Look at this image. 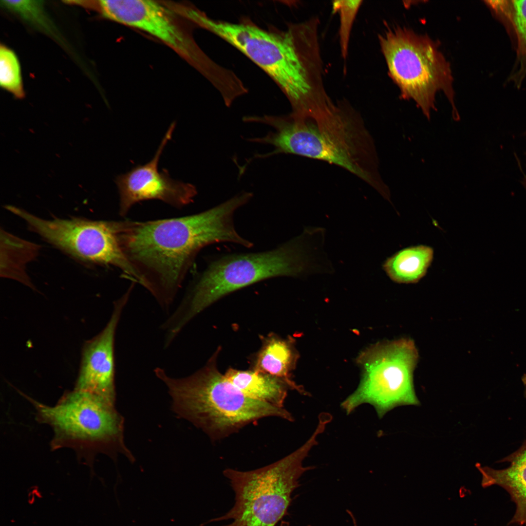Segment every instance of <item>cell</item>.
<instances>
[{"mask_svg": "<svg viewBox=\"0 0 526 526\" xmlns=\"http://www.w3.org/2000/svg\"><path fill=\"white\" fill-rule=\"evenodd\" d=\"M315 232L305 229L272 249L228 254L212 261L171 314L172 321L183 329L206 308L237 290L268 279L320 271L310 242Z\"/></svg>", "mask_w": 526, "mask_h": 526, "instance_id": "4", "label": "cell"}, {"mask_svg": "<svg viewBox=\"0 0 526 526\" xmlns=\"http://www.w3.org/2000/svg\"><path fill=\"white\" fill-rule=\"evenodd\" d=\"M292 362V352L288 344L279 339L267 341L258 357L256 370L284 380L291 389L301 394L306 393L291 380L289 371Z\"/></svg>", "mask_w": 526, "mask_h": 526, "instance_id": "19", "label": "cell"}, {"mask_svg": "<svg viewBox=\"0 0 526 526\" xmlns=\"http://www.w3.org/2000/svg\"><path fill=\"white\" fill-rule=\"evenodd\" d=\"M225 376L246 396L278 408H284L289 387L282 379L257 370L230 369Z\"/></svg>", "mask_w": 526, "mask_h": 526, "instance_id": "16", "label": "cell"}, {"mask_svg": "<svg viewBox=\"0 0 526 526\" xmlns=\"http://www.w3.org/2000/svg\"><path fill=\"white\" fill-rule=\"evenodd\" d=\"M252 197L251 192H242L209 209L182 217L113 221L121 249L163 310L169 311L203 248L219 243L253 246L238 233L234 222L235 212Z\"/></svg>", "mask_w": 526, "mask_h": 526, "instance_id": "1", "label": "cell"}, {"mask_svg": "<svg viewBox=\"0 0 526 526\" xmlns=\"http://www.w3.org/2000/svg\"><path fill=\"white\" fill-rule=\"evenodd\" d=\"M378 37L389 76L398 87L400 98L413 99L430 120L432 110H436V94L442 91L451 106L453 119L459 121L451 71L436 42L398 26L388 27Z\"/></svg>", "mask_w": 526, "mask_h": 526, "instance_id": "7", "label": "cell"}, {"mask_svg": "<svg viewBox=\"0 0 526 526\" xmlns=\"http://www.w3.org/2000/svg\"><path fill=\"white\" fill-rule=\"evenodd\" d=\"M0 85L16 97L23 96L20 67L15 53L5 46L0 48Z\"/></svg>", "mask_w": 526, "mask_h": 526, "instance_id": "21", "label": "cell"}, {"mask_svg": "<svg viewBox=\"0 0 526 526\" xmlns=\"http://www.w3.org/2000/svg\"><path fill=\"white\" fill-rule=\"evenodd\" d=\"M5 208L62 251L86 263L114 266L133 282L142 285L141 276L121 249L112 221L79 218L44 219L16 207Z\"/></svg>", "mask_w": 526, "mask_h": 526, "instance_id": "11", "label": "cell"}, {"mask_svg": "<svg viewBox=\"0 0 526 526\" xmlns=\"http://www.w3.org/2000/svg\"><path fill=\"white\" fill-rule=\"evenodd\" d=\"M39 246L0 230V276L34 288L26 265L37 256Z\"/></svg>", "mask_w": 526, "mask_h": 526, "instance_id": "18", "label": "cell"}, {"mask_svg": "<svg viewBox=\"0 0 526 526\" xmlns=\"http://www.w3.org/2000/svg\"><path fill=\"white\" fill-rule=\"evenodd\" d=\"M1 5L18 15L21 18L39 30L54 34L55 28L44 10L42 1L1 0Z\"/></svg>", "mask_w": 526, "mask_h": 526, "instance_id": "20", "label": "cell"}, {"mask_svg": "<svg viewBox=\"0 0 526 526\" xmlns=\"http://www.w3.org/2000/svg\"><path fill=\"white\" fill-rule=\"evenodd\" d=\"M510 463L507 468L496 470L488 467L478 469L484 488L497 485L504 488L516 506L508 524L526 526V441L516 451L502 460Z\"/></svg>", "mask_w": 526, "mask_h": 526, "instance_id": "14", "label": "cell"}, {"mask_svg": "<svg viewBox=\"0 0 526 526\" xmlns=\"http://www.w3.org/2000/svg\"><path fill=\"white\" fill-rule=\"evenodd\" d=\"M484 2L510 37L516 57L507 81L519 88L526 76V0Z\"/></svg>", "mask_w": 526, "mask_h": 526, "instance_id": "15", "label": "cell"}, {"mask_svg": "<svg viewBox=\"0 0 526 526\" xmlns=\"http://www.w3.org/2000/svg\"><path fill=\"white\" fill-rule=\"evenodd\" d=\"M324 431L322 426H317L301 447L265 467L249 471L225 470L223 474L234 493V503L224 515L208 523L230 520L221 526H277L288 515L292 493L300 486V478L313 469L304 467L303 462Z\"/></svg>", "mask_w": 526, "mask_h": 526, "instance_id": "6", "label": "cell"}, {"mask_svg": "<svg viewBox=\"0 0 526 526\" xmlns=\"http://www.w3.org/2000/svg\"><path fill=\"white\" fill-rule=\"evenodd\" d=\"M337 104L333 113L319 119L297 118L290 113L251 116V123L274 129L264 136L248 139L274 148L268 153L256 154V159L285 153L325 161L353 173L391 202L389 188L379 173L374 140L362 117L347 101Z\"/></svg>", "mask_w": 526, "mask_h": 526, "instance_id": "3", "label": "cell"}, {"mask_svg": "<svg viewBox=\"0 0 526 526\" xmlns=\"http://www.w3.org/2000/svg\"><path fill=\"white\" fill-rule=\"evenodd\" d=\"M132 287L113 303L104 329L84 345L75 389L91 393L114 405L115 401L114 340L117 325Z\"/></svg>", "mask_w": 526, "mask_h": 526, "instance_id": "13", "label": "cell"}, {"mask_svg": "<svg viewBox=\"0 0 526 526\" xmlns=\"http://www.w3.org/2000/svg\"><path fill=\"white\" fill-rule=\"evenodd\" d=\"M175 126L173 122L150 162L116 177L121 216H125L133 205L142 201L159 200L178 208L193 202L197 193L193 185L175 180L167 171H160L158 169L161 155L171 137Z\"/></svg>", "mask_w": 526, "mask_h": 526, "instance_id": "12", "label": "cell"}, {"mask_svg": "<svg viewBox=\"0 0 526 526\" xmlns=\"http://www.w3.org/2000/svg\"><path fill=\"white\" fill-rule=\"evenodd\" d=\"M214 358L184 377H172L162 368L154 370L156 377L167 387L172 409L179 417L190 422L214 441L264 417L294 420L284 408L244 395L219 372Z\"/></svg>", "mask_w": 526, "mask_h": 526, "instance_id": "5", "label": "cell"}, {"mask_svg": "<svg viewBox=\"0 0 526 526\" xmlns=\"http://www.w3.org/2000/svg\"><path fill=\"white\" fill-rule=\"evenodd\" d=\"M247 88H246V87H245V91H244V93H243V94H242V95H241L240 96H242V95H244V94H246V93H247ZM234 101H235V100H234ZM234 101H233V102H234ZM233 102H232V103H229V104H227V103H225V105L226 106H231V104H232V103H233Z\"/></svg>", "mask_w": 526, "mask_h": 526, "instance_id": "25", "label": "cell"}, {"mask_svg": "<svg viewBox=\"0 0 526 526\" xmlns=\"http://www.w3.org/2000/svg\"><path fill=\"white\" fill-rule=\"evenodd\" d=\"M195 22L261 68L285 95L293 115L315 116L330 105L332 99L323 80L317 17L289 23L284 29L262 27L248 17L232 22L211 18L204 12L197 15Z\"/></svg>", "mask_w": 526, "mask_h": 526, "instance_id": "2", "label": "cell"}, {"mask_svg": "<svg viewBox=\"0 0 526 526\" xmlns=\"http://www.w3.org/2000/svg\"><path fill=\"white\" fill-rule=\"evenodd\" d=\"M279 526H290V524H289V523L288 522H286V521H284L282 520L280 523ZM307 526H311L308 525Z\"/></svg>", "mask_w": 526, "mask_h": 526, "instance_id": "23", "label": "cell"}, {"mask_svg": "<svg viewBox=\"0 0 526 526\" xmlns=\"http://www.w3.org/2000/svg\"><path fill=\"white\" fill-rule=\"evenodd\" d=\"M418 354L409 339L378 345L362 357L364 371L357 389L341 404L347 414L369 404L379 418L402 405L420 404L414 389L413 373Z\"/></svg>", "mask_w": 526, "mask_h": 526, "instance_id": "8", "label": "cell"}, {"mask_svg": "<svg viewBox=\"0 0 526 526\" xmlns=\"http://www.w3.org/2000/svg\"><path fill=\"white\" fill-rule=\"evenodd\" d=\"M41 420L64 438L90 443L112 454L134 457L124 442L123 417L111 404L89 392L75 389L54 406L34 401Z\"/></svg>", "mask_w": 526, "mask_h": 526, "instance_id": "10", "label": "cell"}, {"mask_svg": "<svg viewBox=\"0 0 526 526\" xmlns=\"http://www.w3.org/2000/svg\"><path fill=\"white\" fill-rule=\"evenodd\" d=\"M522 381H523V383H524V385H525V386L526 387L525 394H526V374L524 375V376L522 377Z\"/></svg>", "mask_w": 526, "mask_h": 526, "instance_id": "24", "label": "cell"}, {"mask_svg": "<svg viewBox=\"0 0 526 526\" xmlns=\"http://www.w3.org/2000/svg\"><path fill=\"white\" fill-rule=\"evenodd\" d=\"M97 7L105 18L152 36L175 51L215 87L223 85L230 71L210 58L198 46L181 16L169 5L149 0H102Z\"/></svg>", "mask_w": 526, "mask_h": 526, "instance_id": "9", "label": "cell"}, {"mask_svg": "<svg viewBox=\"0 0 526 526\" xmlns=\"http://www.w3.org/2000/svg\"><path fill=\"white\" fill-rule=\"evenodd\" d=\"M433 254V249L430 246L420 244L409 246L388 258L382 268L394 282L416 283L427 274Z\"/></svg>", "mask_w": 526, "mask_h": 526, "instance_id": "17", "label": "cell"}, {"mask_svg": "<svg viewBox=\"0 0 526 526\" xmlns=\"http://www.w3.org/2000/svg\"><path fill=\"white\" fill-rule=\"evenodd\" d=\"M362 0H335L332 2V11L339 17L338 31L340 52L342 58L346 59L352 28L358 11L362 5Z\"/></svg>", "mask_w": 526, "mask_h": 526, "instance_id": "22", "label": "cell"}]
</instances>
